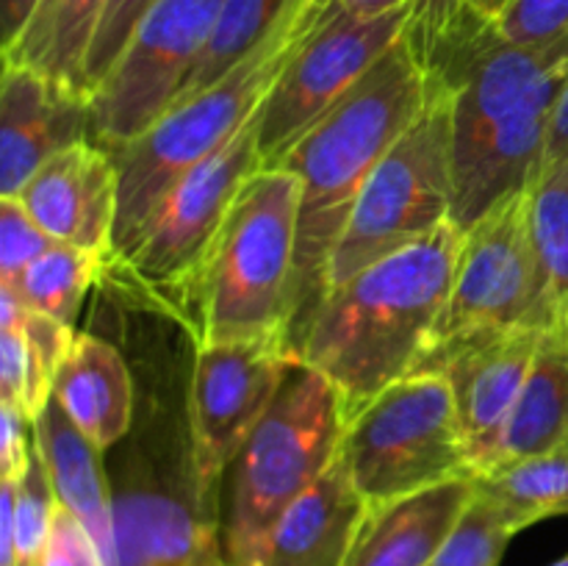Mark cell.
Returning a JSON list of instances; mask_svg holds the SVG:
<instances>
[{
    "mask_svg": "<svg viewBox=\"0 0 568 566\" xmlns=\"http://www.w3.org/2000/svg\"><path fill=\"white\" fill-rule=\"evenodd\" d=\"M427 94V72L403 33L399 42L272 164L300 178L294 309L288 327L297 355L327 294L331 259L349 214L383 155L422 114Z\"/></svg>",
    "mask_w": 568,
    "mask_h": 566,
    "instance_id": "cell-1",
    "label": "cell"
},
{
    "mask_svg": "<svg viewBox=\"0 0 568 566\" xmlns=\"http://www.w3.org/2000/svg\"><path fill=\"white\" fill-rule=\"evenodd\" d=\"M460 242L464 233L447 222L325 294L300 342V361L336 386L347 422L416 372L447 303Z\"/></svg>",
    "mask_w": 568,
    "mask_h": 566,
    "instance_id": "cell-2",
    "label": "cell"
},
{
    "mask_svg": "<svg viewBox=\"0 0 568 566\" xmlns=\"http://www.w3.org/2000/svg\"><path fill=\"white\" fill-rule=\"evenodd\" d=\"M327 6L331 0H297L286 20L236 70L203 92L172 103L142 137L111 150L120 172V211L109 270L139 247L166 194L258 114L283 67L320 26Z\"/></svg>",
    "mask_w": 568,
    "mask_h": 566,
    "instance_id": "cell-3",
    "label": "cell"
},
{
    "mask_svg": "<svg viewBox=\"0 0 568 566\" xmlns=\"http://www.w3.org/2000/svg\"><path fill=\"white\" fill-rule=\"evenodd\" d=\"M297 216L294 172L264 166L244 183L183 309L194 347L244 338L292 344Z\"/></svg>",
    "mask_w": 568,
    "mask_h": 566,
    "instance_id": "cell-4",
    "label": "cell"
},
{
    "mask_svg": "<svg viewBox=\"0 0 568 566\" xmlns=\"http://www.w3.org/2000/svg\"><path fill=\"white\" fill-rule=\"evenodd\" d=\"M344 427L336 386L300 364L227 472L231 486L220 522L227 564H264L277 519L336 461Z\"/></svg>",
    "mask_w": 568,
    "mask_h": 566,
    "instance_id": "cell-5",
    "label": "cell"
},
{
    "mask_svg": "<svg viewBox=\"0 0 568 566\" xmlns=\"http://www.w3.org/2000/svg\"><path fill=\"white\" fill-rule=\"evenodd\" d=\"M430 94L414 125L366 181L327 272V292L366 266L433 236L453 214V94Z\"/></svg>",
    "mask_w": 568,
    "mask_h": 566,
    "instance_id": "cell-6",
    "label": "cell"
},
{
    "mask_svg": "<svg viewBox=\"0 0 568 566\" xmlns=\"http://www.w3.org/2000/svg\"><path fill=\"white\" fill-rule=\"evenodd\" d=\"M338 461L369 505L453 477H475L455 394L442 372H414L347 422Z\"/></svg>",
    "mask_w": 568,
    "mask_h": 566,
    "instance_id": "cell-7",
    "label": "cell"
},
{
    "mask_svg": "<svg viewBox=\"0 0 568 566\" xmlns=\"http://www.w3.org/2000/svg\"><path fill=\"white\" fill-rule=\"evenodd\" d=\"M530 189L499 203L464 233L447 303L416 372H436L455 350L494 333L549 331L552 311L532 239Z\"/></svg>",
    "mask_w": 568,
    "mask_h": 566,
    "instance_id": "cell-8",
    "label": "cell"
},
{
    "mask_svg": "<svg viewBox=\"0 0 568 566\" xmlns=\"http://www.w3.org/2000/svg\"><path fill=\"white\" fill-rule=\"evenodd\" d=\"M261 109L220 153L189 172L161 203L139 247L114 272L153 309L183 320L194 281L214 247L244 183L264 170L258 150Z\"/></svg>",
    "mask_w": 568,
    "mask_h": 566,
    "instance_id": "cell-9",
    "label": "cell"
},
{
    "mask_svg": "<svg viewBox=\"0 0 568 566\" xmlns=\"http://www.w3.org/2000/svg\"><path fill=\"white\" fill-rule=\"evenodd\" d=\"M300 364V355L283 338L194 347L186 394L189 455L200 499L220 516L222 477Z\"/></svg>",
    "mask_w": 568,
    "mask_h": 566,
    "instance_id": "cell-10",
    "label": "cell"
},
{
    "mask_svg": "<svg viewBox=\"0 0 568 566\" xmlns=\"http://www.w3.org/2000/svg\"><path fill=\"white\" fill-rule=\"evenodd\" d=\"M414 6L416 0L392 14L361 20L344 14L336 0H331L320 26L288 59L261 105L258 150L264 166L277 164L283 153L399 42Z\"/></svg>",
    "mask_w": 568,
    "mask_h": 566,
    "instance_id": "cell-11",
    "label": "cell"
},
{
    "mask_svg": "<svg viewBox=\"0 0 568 566\" xmlns=\"http://www.w3.org/2000/svg\"><path fill=\"white\" fill-rule=\"evenodd\" d=\"M225 0H155L92 98L94 142L116 150L142 137L181 92Z\"/></svg>",
    "mask_w": 568,
    "mask_h": 566,
    "instance_id": "cell-12",
    "label": "cell"
},
{
    "mask_svg": "<svg viewBox=\"0 0 568 566\" xmlns=\"http://www.w3.org/2000/svg\"><path fill=\"white\" fill-rule=\"evenodd\" d=\"M111 494L116 566H203L222 555V516L200 499L194 477L128 472Z\"/></svg>",
    "mask_w": 568,
    "mask_h": 566,
    "instance_id": "cell-13",
    "label": "cell"
},
{
    "mask_svg": "<svg viewBox=\"0 0 568 566\" xmlns=\"http://www.w3.org/2000/svg\"><path fill=\"white\" fill-rule=\"evenodd\" d=\"M78 142H94L92 98L28 67L3 64L0 198H17L53 155Z\"/></svg>",
    "mask_w": 568,
    "mask_h": 566,
    "instance_id": "cell-14",
    "label": "cell"
},
{
    "mask_svg": "<svg viewBox=\"0 0 568 566\" xmlns=\"http://www.w3.org/2000/svg\"><path fill=\"white\" fill-rule=\"evenodd\" d=\"M17 198L53 242L87 250L109 270L120 211V172L109 148L78 142L61 150Z\"/></svg>",
    "mask_w": 568,
    "mask_h": 566,
    "instance_id": "cell-15",
    "label": "cell"
},
{
    "mask_svg": "<svg viewBox=\"0 0 568 566\" xmlns=\"http://www.w3.org/2000/svg\"><path fill=\"white\" fill-rule=\"evenodd\" d=\"M541 338L544 331L538 327L494 333L458 347L436 370L453 386L475 475L491 466L505 422L525 388Z\"/></svg>",
    "mask_w": 568,
    "mask_h": 566,
    "instance_id": "cell-16",
    "label": "cell"
},
{
    "mask_svg": "<svg viewBox=\"0 0 568 566\" xmlns=\"http://www.w3.org/2000/svg\"><path fill=\"white\" fill-rule=\"evenodd\" d=\"M475 497V477L369 505L342 566H430Z\"/></svg>",
    "mask_w": 568,
    "mask_h": 566,
    "instance_id": "cell-17",
    "label": "cell"
},
{
    "mask_svg": "<svg viewBox=\"0 0 568 566\" xmlns=\"http://www.w3.org/2000/svg\"><path fill=\"white\" fill-rule=\"evenodd\" d=\"M366 508L369 503L336 455L277 519L261 566H342Z\"/></svg>",
    "mask_w": 568,
    "mask_h": 566,
    "instance_id": "cell-18",
    "label": "cell"
},
{
    "mask_svg": "<svg viewBox=\"0 0 568 566\" xmlns=\"http://www.w3.org/2000/svg\"><path fill=\"white\" fill-rule=\"evenodd\" d=\"M33 444L48 469L61 508L70 511L92 536L105 566H116L114 494L100 449L78 431L55 397L33 422Z\"/></svg>",
    "mask_w": 568,
    "mask_h": 566,
    "instance_id": "cell-19",
    "label": "cell"
},
{
    "mask_svg": "<svg viewBox=\"0 0 568 566\" xmlns=\"http://www.w3.org/2000/svg\"><path fill=\"white\" fill-rule=\"evenodd\" d=\"M53 397L100 453L116 447L133 425L131 370L114 344L89 333L72 344L55 377Z\"/></svg>",
    "mask_w": 568,
    "mask_h": 566,
    "instance_id": "cell-20",
    "label": "cell"
},
{
    "mask_svg": "<svg viewBox=\"0 0 568 566\" xmlns=\"http://www.w3.org/2000/svg\"><path fill=\"white\" fill-rule=\"evenodd\" d=\"M560 447H568V342L558 333H544L525 388L505 422L491 466L555 453Z\"/></svg>",
    "mask_w": 568,
    "mask_h": 566,
    "instance_id": "cell-21",
    "label": "cell"
},
{
    "mask_svg": "<svg viewBox=\"0 0 568 566\" xmlns=\"http://www.w3.org/2000/svg\"><path fill=\"white\" fill-rule=\"evenodd\" d=\"M105 6L109 0H42L20 37L3 48V64L28 67L87 94L83 67Z\"/></svg>",
    "mask_w": 568,
    "mask_h": 566,
    "instance_id": "cell-22",
    "label": "cell"
},
{
    "mask_svg": "<svg viewBox=\"0 0 568 566\" xmlns=\"http://www.w3.org/2000/svg\"><path fill=\"white\" fill-rule=\"evenodd\" d=\"M475 492L499 508L516 533L568 514V447L510 461L475 475Z\"/></svg>",
    "mask_w": 568,
    "mask_h": 566,
    "instance_id": "cell-23",
    "label": "cell"
},
{
    "mask_svg": "<svg viewBox=\"0 0 568 566\" xmlns=\"http://www.w3.org/2000/svg\"><path fill=\"white\" fill-rule=\"evenodd\" d=\"M294 3L297 0H225L214 33H211L197 64L183 81L175 103L203 92L205 87L222 81L227 72L236 70L286 20Z\"/></svg>",
    "mask_w": 568,
    "mask_h": 566,
    "instance_id": "cell-24",
    "label": "cell"
},
{
    "mask_svg": "<svg viewBox=\"0 0 568 566\" xmlns=\"http://www.w3.org/2000/svg\"><path fill=\"white\" fill-rule=\"evenodd\" d=\"M103 275V259L87 253V250L55 242L48 253L31 261L14 281L0 283H9L28 309L53 316L64 325H72L78 311H81L83 297Z\"/></svg>",
    "mask_w": 568,
    "mask_h": 566,
    "instance_id": "cell-25",
    "label": "cell"
},
{
    "mask_svg": "<svg viewBox=\"0 0 568 566\" xmlns=\"http://www.w3.org/2000/svg\"><path fill=\"white\" fill-rule=\"evenodd\" d=\"M530 220L552 311L547 333L568 342V164L532 183Z\"/></svg>",
    "mask_w": 568,
    "mask_h": 566,
    "instance_id": "cell-26",
    "label": "cell"
},
{
    "mask_svg": "<svg viewBox=\"0 0 568 566\" xmlns=\"http://www.w3.org/2000/svg\"><path fill=\"white\" fill-rule=\"evenodd\" d=\"M59 497L53 492L48 469L33 444L26 472L11 481V519H14V560L17 566H39L53 533Z\"/></svg>",
    "mask_w": 568,
    "mask_h": 566,
    "instance_id": "cell-27",
    "label": "cell"
},
{
    "mask_svg": "<svg viewBox=\"0 0 568 566\" xmlns=\"http://www.w3.org/2000/svg\"><path fill=\"white\" fill-rule=\"evenodd\" d=\"M514 536L516 530L497 505L475 492L430 566H499Z\"/></svg>",
    "mask_w": 568,
    "mask_h": 566,
    "instance_id": "cell-28",
    "label": "cell"
},
{
    "mask_svg": "<svg viewBox=\"0 0 568 566\" xmlns=\"http://www.w3.org/2000/svg\"><path fill=\"white\" fill-rule=\"evenodd\" d=\"M153 3L155 0H109L92 48H89L87 67H83V89L89 98H94L105 78L111 75L120 55L125 53L133 31L139 28L142 17L153 9Z\"/></svg>",
    "mask_w": 568,
    "mask_h": 566,
    "instance_id": "cell-29",
    "label": "cell"
},
{
    "mask_svg": "<svg viewBox=\"0 0 568 566\" xmlns=\"http://www.w3.org/2000/svg\"><path fill=\"white\" fill-rule=\"evenodd\" d=\"M494 22L497 31L516 44L566 42L568 0H508Z\"/></svg>",
    "mask_w": 568,
    "mask_h": 566,
    "instance_id": "cell-30",
    "label": "cell"
},
{
    "mask_svg": "<svg viewBox=\"0 0 568 566\" xmlns=\"http://www.w3.org/2000/svg\"><path fill=\"white\" fill-rule=\"evenodd\" d=\"M53 244L20 198H0V281H14Z\"/></svg>",
    "mask_w": 568,
    "mask_h": 566,
    "instance_id": "cell-31",
    "label": "cell"
},
{
    "mask_svg": "<svg viewBox=\"0 0 568 566\" xmlns=\"http://www.w3.org/2000/svg\"><path fill=\"white\" fill-rule=\"evenodd\" d=\"M39 566H105V560L81 522L59 505L53 533Z\"/></svg>",
    "mask_w": 568,
    "mask_h": 566,
    "instance_id": "cell-32",
    "label": "cell"
},
{
    "mask_svg": "<svg viewBox=\"0 0 568 566\" xmlns=\"http://www.w3.org/2000/svg\"><path fill=\"white\" fill-rule=\"evenodd\" d=\"M0 481H17L33 455V422L0 403Z\"/></svg>",
    "mask_w": 568,
    "mask_h": 566,
    "instance_id": "cell-33",
    "label": "cell"
},
{
    "mask_svg": "<svg viewBox=\"0 0 568 566\" xmlns=\"http://www.w3.org/2000/svg\"><path fill=\"white\" fill-rule=\"evenodd\" d=\"M568 164V78H566V87L560 92L558 105H555V114H552V125H549V137H547V148H544V161H541V181L544 175L549 172L560 170V166Z\"/></svg>",
    "mask_w": 568,
    "mask_h": 566,
    "instance_id": "cell-34",
    "label": "cell"
},
{
    "mask_svg": "<svg viewBox=\"0 0 568 566\" xmlns=\"http://www.w3.org/2000/svg\"><path fill=\"white\" fill-rule=\"evenodd\" d=\"M39 3L42 0H0V39H3V48H9L20 37Z\"/></svg>",
    "mask_w": 568,
    "mask_h": 566,
    "instance_id": "cell-35",
    "label": "cell"
},
{
    "mask_svg": "<svg viewBox=\"0 0 568 566\" xmlns=\"http://www.w3.org/2000/svg\"><path fill=\"white\" fill-rule=\"evenodd\" d=\"M414 0H336L338 9L349 17H361V20H372V17L392 14V11L405 9Z\"/></svg>",
    "mask_w": 568,
    "mask_h": 566,
    "instance_id": "cell-36",
    "label": "cell"
},
{
    "mask_svg": "<svg viewBox=\"0 0 568 566\" xmlns=\"http://www.w3.org/2000/svg\"><path fill=\"white\" fill-rule=\"evenodd\" d=\"M469 3L475 6V9H480L483 14L497 17V14H499V9H503V6L508 3V0H469Z\"/></svg>",
    "mask_w": 568,
    "mask_h": 566,
    "instance_id": "cell-37",
    "label": "cell"
},
{
    "mask_svg": "<svg viewBox=\"0 0 568 566\" xmlns=\"http://www.w3.org/2000/svg\"><path fill=\"white\" fill-rule=\"evenodd\" d=\"M203 566H231V564H227V560H225V555H214V558L205 560Z\"/></svg>",
    "mask_w": 568,
    "mask_h": 566,
    "instance_id": "cell-38",
    "label": "cell"
},
{
    "mask_svg": "<svg viewBox=\"0 0 568 566\" xmlns=\"http://www.w3.org/2000/svg\"><path fill=\"white\" fill-rule=\"evenodd\" d=\"M552 566H568V555H564V558H560V560H555Z\"/></svg>",
    "mask_w": 568,
    "mask_h": 566,
    "instance_id": "cell-39",
    "label": "cell"
}]
</instances>
